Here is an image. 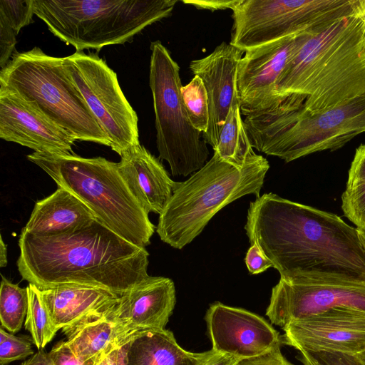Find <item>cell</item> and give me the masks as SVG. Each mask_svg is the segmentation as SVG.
I'll return each mask as SVG.
<instances>
[{
  "mask_svg": "<svg viewBox=\"0 0 365 365\" xmlns=\"http://www.w3.org/2000/svg\"><path fill=\"white\" fill-rule=\"evenodd\" d=\"M245 230L280 279L365 281V250L357 229L335 214L264 193L250 202Z\"/></svg>",
  "mask_w": 365,
  "mask_h": 365,
  "instance_id": "obj_1",
  "label": "cell"
},
{
  "mask_svg": "<svg viewBox=\"0 0 365 365\" xmlns=\"http://www.w3.org/2000/svg\"><path fill=\"white\" fill-rule=\"evenodd\" d=\"M17 260L21 277L41 290L79 285L121 297L150 276L148 252L94 220L71 232L36 237L21 230Z\"/></svg>",
  "mask_w": 365,
  "mask_h": 365,
  "instance_id": "obj_2",
  "label": "cell"
},
{
  "mask_svg": "<svg viewBox=\"0 0 365 365\" xmlns=\"http://www.w3.org/2000/svg\"><path fill=\"white\" fill-rule=\"evenodd\" d=\"M277 89L282 100L303 98L310 113L365 95V20L359 0L351 13L296 36Z\"/></svg>",
  "mask_w": 365,
  "mask_h": 365,
  "instance_id": "obj_3",
  "label": "cell"
},
{
  "mask_svg": "<svg viewBox=\"0 0 365 365\" xmlns=\"http://www.w3.org/2000/svg\"><path fill=\"white\" fill-rule=\"evenodd\" d=\"M303 103L299 96H289L275 108L245 116L252 147L289 163L337 150L365 133V95L314 113Z\"/></svg>",
  "mask_w": 365,
  "mask_h": 365,
  "instance_id": "obj_4",
  "label": "cell"
},
{
  "mask_svg": "<svg viewBox=\"0 0 365 365\" xmlns=\"http://www.w3.org/2000/svg\"><path fill=\"white\" fill-rule=\"evenodd\" d=\"M60 187L82 201L96 219L128 242L145 247L155 226L121 175L118 163L75 153L27 155Z\"/></svg>",
  "mask_w": 365,
  "mask_h": 365,
  "instance_id": "obj_5",
  "label": "cell"
},
{
  "mask_svg": "<svg viewBox=\"0 0 365 365\" xmlns=\"http://www.w3.org/2000/svg\"><path fill=\"white\" fill-rule=\"evenodd\" d=\"M269 168L267 160L261 155L238 167L214 153L202 168L178 182L159 216L156 232L160 240L182 249L227 205L247 195L260 196Z\"/></svg>",
  "mask_w": 365,
  "mask_h": 365,
  "instance_id": "obj_6",
  "label": "cell"
},
{
  "mask_svg": "<svg viewBox=\"0 0 365 365\" xmlns=\"http://www.w3.org/2000/svg\"><path fill=\"white\" fill-rule=\"evenodd\" d=\"M177 0H33L34 14L76 51L131 42L170 16Z\"/></svg>",
  "mask_w": 365,
  "mask_h": 365,
  "instance_id": "obj_7",
  "label": "cell"
},
{
  "mask_svg": "<svg viewBox=\"0 0 365 365\" xmlns=\"http://www.w3.org/2000/svg\"><path fill=\"white\" fill-rule=\"evenodd\" d=\"M0 86L17 93L76 140L110 141L63 67V58L34 47L16 52L0 71Z\"/></svg>",
  "mask_w": 365,
  "mask_h": 365,
  "instance_id": "obj_8",
  "label": "cell"
},
{
  "mask_svg": "<svg viewBox=\"0 0 365 365\" xmlns=\"http://www.w3.org/2000/svg\"><path fill=\"white\" fill-rule=\"evenodd\" d=\"M150 48L149 86L159 158L169 164L173 175L185 177L207 162V143L192 125L184 106L179 65L160 41L152 42Z\"/></svg>",
  "mask_w": 365,
  "mask_h": 365,
  "instance_id": "obj_9",
  "label": "cell"
},
{
  "mask_svg": "<svg viewBox=\"0 0 365 365\" xmlns=\"http://www.w3.org/2000/svg\"><path fill=\"white\" fill-rule=\"evenodd\" d=\"M357 4L358 0H242L232 10L230 43L245 51L319 28Z\"/></svg>",
  "mask_w": 365,
  "mask_h": 365,
  "instance_id": "obj_10",
  "label": "cell"
},
{
  "mask_svg": "<svg viewBox=\"0 0 365 365\" xmlns=\"http://www.w3.org/2000/svg\"><path fill=\"white\" fill-rule=\"evenodd\" d=\"M63 67L119 155L140 144L138 118L123 94L117 75L98 53L76 51Z\"/></svg>",
  "mask_w": 365,
  "mask_h": 365,
  "instance_id": "obj_11",
  "label": "cell"
},
{
  "mask_svg": "<svg viewBox=\"0 0 365 365\" xmlns=\"http://www.w3.org/2000/svg\"><path fill=\"white\" fill-rule=\"evenodd\" d=\"M365 311V281L322 277L280 279L272 288L266 315L282 328L336 307Z\"/></svg>",
  "mask_w": 365,
  "mask_h": 365,
  "instance_id": "obj_12",
  "label": "cell"
},
{
  "mask_svg": "<svg viewBox=\"0 0 365 365\" xmlns=\"http://www.w3.org/2000/svg\"><path fill=\"white\" fill-rule=\"evenodd\" d=\"M282 344L298 351H334L359 354L365 351V311L336 307L292 322L282 328Z\"/></svg>",
  "mask_w": 365,
  "mask_h": 365,
  "instance_id": "obj_13",
  "label": "cell"
},
{
  "mask_svg": "<svg viewBox=\"0 0 365 365\" xmlns=\"http://www.w3.org/2000/svg\"><path fill=\"white\" fill-rule=\"evenodd\" d=\"M297 35L245 51L237 66L236 80L242 115L272 109L282 102L277 82L294 48Z\"/></svg>",
  "mask_w": 365,
  "mask_h": 365,
  "instance_id": "obj_14",
  "label": "cell"
},
{
  "mask_svg": "<svg viewBox=\"0 0 365 365\" xmlns=\"http://www.w3.org/2000/svg\"><path fill=\"white\" fill-rule=\"evenodd\" d=\"M215 352L241 359L260 355L282 344V336L262 317L247 310L212 304L205 314Z\"/></svg>",
  "mask_w": 365,
  "mask_h": 365,
  "instance_id": "obj_15",
  "label": "cell"
},
{
  "mask_svg": "<svg viewBox=\"0 0 365 365\" xmlns=\"http://www.w3.org/2000/svg\"><path fill=\"white\" fill-rule=\"evenodd\" d=\"M0 138L36 153H74L76 140L17 93L0 86Z\"/></svg>",
  "mask_w": 365,
  "mask_h": 365,
  "instance_id": "obj_16",
  "label": "cell"
},
{
  "mask_svg": "<svg viewBox=\"0 0 365 365\" xmlns=\"http://www.w3.org/2000/svg\"><path fill=\"white\" fill-rule=\"evenodd\" d=\"M245 51L222 42L208 56L192 60L190 69L205 87L210 120L204 140L214 150L237 91V71Z\"/></svg>",
  "mask_w": 365,
  "mask_h": 365,
  "instance_id": "obj_17",
  "label": "cell"
},
{
  "mask_svg": "<svg viewBox=\"0 0 365 365\" xmlns=\"http://www.w3.org/2000/svg\"><path fill=\"white\" fill-rule=\"evenodd\" d=\"M176 302L173 281L151 277L122 295L113 317L130 334L148 329H163Z\"/></svg>",
  "mask_w": 365,
  "mask_h": 365,
  "instance_id": "obj_18",
  "label": "cell"
},
{
  "mask_svg": "<svg viewBox=\"0 0 365 365\" xmlns=\"http://www.w3.org/2000/svg\"><path fill=\"white\" fill-rule=\"evenodd\" d=\"M120 156L118 170L135 197L148 214L160 215L179 182L171 180L159 159L140 144Z\"/></svg>",
  "mask_w": 365,
  "mask_h": 365,
  "instance_id": "obj_19",
  "label": "cell"
},
{
  "mask_svg": "<svg viewBox=\"0 0 365 365\" xmlns=\"http://www.w3.org/2000/svg\"><path fill=\"white\" fill-rule=\"evenodd\" d=\"M41 292L54 325L63 331L112 311L120 297L106 289L79 285H61Z\"/></svg>",
  "mask_w": 365,
  "mask_h": 365,
  "instance_id": "obj_20",
  "label": "cell"
},
{
  "mask_svg": "<svg viewBox=\"0 0 365 365\" xmlns=\"http://www.w3.org/2000/svg\"><path fill=\"white\" fill-rule=\"evenodd\" d=\"M96 217L77 197L58 187L36 202L24 229L36 237H53L82 228Z\"/></svg>",
  "mask_w": 365,
  "mask_h": 365,
  "instance_id": "obj_21",
  "label": "cell"
},
{
  "mask_svg": "<svg viewBox=\"0 0 365 365\" xmlns=\"http://www.w3.org/2000/svg\"><path fill=\"white\" fill-rule=\"evenodd\" d=\"M215 353L186 351L170 331L148 329L134 333L127 341L126 365H205Z\"/></svg>",
  "mask_w": 365,
  "mask_h": 365,
  "instance_id": "obj_22",
  "label": "cell"
},
{
  "mask_svg": "<svg viewBox=\"0 0 365 365\" xmlns=\"http://www.w3.org/2000/svg\"><path fill=\"white\" fill-rule=\"evenodd\" d=\"M113 309L63 331L67 344L81 362L96 364L104 355L132 335L113 317Z\"/></svg>",
  "mask_w": 365,
  "mask_h": 365,
  "instance_id": "obj_23",
  "label": "cell"
},
{
  "mask_svg": "<svg viewBox=\"0 0 365 365\" xmlns=\"http://www.w3.org/2000/svg\"><path fill=\"white\" fill-rule=\"evenodd\" d=\"M214 153L221 159L238 167L244 166L257 154L242 118L237 93L234 97Z\"/></svg>",
  "mask_w": 365,
  "mask_h": 365,
  "instance_id": "obj_24",
  "label": "cell"
},
{
  "mask_svg": "<svg viewBox=\"0 0 365 365\" xmlns=\"http://www.w3.org/2000/svg\"><path fill=\"white\" fill-rule=\"evenodd\" d=\"M26 289L29 306L25 329L30 332L36 348L41 350L53 339L58 330L44 304L41 289L31 283H29Z\"/></svg>",
  "mask_w": 365,
  "mask_h": 365,
  "instance_id": "obj_25",
  "label": "cell"
},
{
  "mask_svg": "<svg viewBox=\"0 0 365 365\" xmlns=\"http://www.w3.org/2000/svg\"><path fill=\"white\" fill-rule=\"evenodd\" d=\"M28 306L29 297L26 287H20L2 276L0 288L1 327L11 334L18 332L26 319Z\"/></svg>",
  "mask_w": 365,
  "mask_h": 365,
  "instance_id": "obj_26",
  "label": "cell"
},
{
  "mask_svg": "<svg viewBox=\"0 0 365 365\" xmlns=\"http://www.w3.org/2000/svg\"><path fill=\"white\" fill-rule=\"evenodd\" d=\"M181 95L188 117L193 127L202 134L208 128L210 110L207 91L198 76L181 88Z\"/></svg>",
  "mask_w": 365,
  "mask_h": 365,
  "instance_id": "obj_27",
  "label": "cell"
},
{
  "mask_svg": "<svg viewBox=\"0 0 365 365\" xmlns=\"http://www.w3.org/2000/svg\"><path fill=\"white\" fill-rule=\"evenodd\" d=\"M341 202L344 215L357 227H365V180L346 183Z\"/></svg>",
  "mask_w": 365,
  "mask_h": 365,
  "instance_id": "obj_28",
  "label": "cell"
},
{
  "mask_svg": "<svg viewBox=\"0 0 365 365\" xmlns=\"http://www.w3.org/2000/svg\"><path fill=\"white\" fill-rule=\"evenodd\" d=\"M33 0H0V19L16 34L24 26L34 23Z\"/></svg>",
  "mask_w": 365,
  "mask_h": 365,
  "instance_id": "obj_29",
  "label": "cell"
},
{
  "mask_svg": "<svg viewBox=\"0 0 365 365\" xmlns=\"http://www.w3.org/2000/svg\"><path fill=\"white\" fill-rule=\"evenodd\" d=\"M34 354L31 344L26 337L16 336L0 329V364L24 359Z\"/></svg>",
  "mask_w": 365,
  "mask_h": 365,
  "instance_id": "obj_30",
  "label": "cell"
},
{
  "mask_svg": "<svg viewBox=\"0 0 365 365\" xmlns=\"http://www.w3.org/2000/svg\"><path fill=\"white\" fill-rule=\"evenodd\" d=\"M297 358L304 365H365L358 354L334 351H301Z\"/></svg>",
  "mask_w": 365,
  "mask_h": 365,
  "instance_id": "obj_31",
  "label": "cell"
},
{
  "mask_svg": "<svg viewBox=\"0 0 365 365\" xmlns=\"http://www.w3.org/2000/svg\"><path fill=\"white\" fill-rule=\"evenodd\" d=\"M16 32L4 21L0 19V68L3 69L16 52Z\"/></svg>",
  "mask_w": 365,
  "mask_h": 365,
  "instance_id": "obj_32",
  "label": "cell"
},
{
  "mask_svg": "<svg viewBox=\"0 0 365 365\" xmlns=\"http://www.w3.org/2000/svg\"><path fill=\"white\" fill-rule=\"evenodd\" d=\"M235 365H293L283 356L280 344L269 351L250 358L241 359Z\"/></svg>",
  "mask_w": 365,
  "mask_h": 365,
  "instance_id": "obj_33",
  "label": "cell"
},
{
  "mask_svg": "<svg viewBox=\"0 0 365 365\" xmlns=\"http://www.w3.org/2000/svg\"><path fill=\"white\" fill-rule=\"evenodd\" d=\"M245 264L250 274H257L274 267L272 262L264 254L257 244L251 245L245 258Z\"/></svg>",
  "mask_w": 365,
  "mask_h": 365,
  "instance_id": "obj_34",
  "label": "cell"
},
{
  "mask_svg": "<svg viewBox=\"0 0 365 365\" xmlns=\"http://www.w3.org/2000/svg\"><path fill=\"white\" fill-rule=\"evenodd\" d=\"M54 365H97L84 364L79 361L66 341L56 344L48 352Z\"/></svg>",
  "mask_w": 365,
  "mask_h": 365,
  "instance_id": "obj_35",
  "label": "cell"
},
{
  "mask_svg": "<svg viewBox=\"0 0 365 365\" xmlns=\"http://www.w3.org/2000/svg\"><path fill=\"white\" fill-rule=\"evenodd\" d=\"M357 180H365V144L356 148L349 170L347 183Z\"/></svg>",
  "mask_w": 365,
  "mask_h": 365,
  "instance_id": "obj_36",
  "label": "cell"
},
{
  "mask_svg": "<svg viewBox=\"0 0 365 365\" xmlns=\"http://www.w3.org/2000/svg\"><path fill=\"white\" fill-rule=\"evenodd\" d=\"M242 0H183L184 4L199 9L217 10L232 9L238 6Z\"/></svg>",
  "mask_w": 365,
  "mask_h": 365,
  "instance_id": "obj_37",
  "label": "cell"
},
{
  "mask_svg": "<svg viewBox=\"0 0 365 365\" xmlns=\"http://www.w3.org/2000/svg\"><path fill=\"white\" fill-rule=\"evenodd\" d=\"M128 339L109 352L108 356L112 365H126V342Z\"/></svg>",
  "mask_w": 365,
  "mask_h": 365,
  "instance_id": "obj_38",
  "label": "cell"
},
{
  "mask_svg": "<svg viewBox=\"0 0 365 365\" xmlns=\"http://www.w3.org/2000/svg\"><path fill=\"white\" fill-rule=\"evenodd\" d=\"M21 365H54V364L48 353L41 349L24 361Z\"/></svg>",
  "mask_w": 365,
  "mask_h": 365,
  "instance_id": "obj_39",
  "label": "cell"
},
{
  "mask_svg": "<svg viewBox=\"0 0 365 365\" xmlns=\"http://www.w3.org/2000/svg\"><path fill=\"white\" fill-rule=\"evenodd\" d=\"M238 361L232 355L215 352L205 365H235Z\"/></svg>",
  "mask_w": 365,
  "mask_h": 365,
  "instance_id": "obj_40",
  "label": "cell"
},
{
  "mask_svg": "<svg viewBox=\"0 0 365 365\" xmlns=\"http://www.w3.org/2000/svg\"><path fill=\"white\" fill-rule=\"evenodd\" d=\"M6 245L4 243L2 236L0 237V267H4L7 264Z\"/></svg>",
  "mask_w": 365,
  "mask_h": 365,
  "instance_id": "obj_41",
  "label": "cell"
},
{
  "mask_svg": "<svg viewBox=\"0 0 365 365\" xmlns=\"http://www.w3.org/2000/svg\"><path fill=\"white\" fill-rule=\"evenodd\" d=\"M359 239L361 242V244L365 250V227H356Z\"/></svg>",
  "mask_w": 365,
  "mask_h": 365,
  "instance_id": "obj_42",
  "label": "cell"
},
{
  "mask_svg": "<svg viewBox=\"0 0 365 365\" xmlns=\"http://www.w3.org/2000/svg\"><path fill=\"white\" fill-rule=\"evenodd\" d=\"M108 354L104 355L97 365H112Z\"/></svg>",
  "mask_w": 365,
  "mask_h": 365,
  "instance_id": "obj_43",
  "label": "cell"
},
{
  "mask_svg": "<svg viewBox=\"0 0 365 365\" xmlns=\"http://www.w3.org/2000/svg\"><path fill=\"white\" fill-rule=\"evenodd\" d=\"M359 7L360 12L365 20V0H359Z\"/></svg>",
  "mask_w": 365,
  "mask_h": 365,
  "instance_id": "obj_44",
  "label": "cell"
},
{
  "mask_svg": "<svg viewBox=\"0 0 365 365\" xmlns=\"http://www.w3.org/2000/svg\"><path fill=\"white\" fill-rule=\"evenodd\" d=\"M361 359L365 363V351L358 354Z\"/></svg>",
  "mask_w": 365,
  "mask_h": 365,
  "instance_id": "obj_45",
  "label": "cell"
}]
</instances>
